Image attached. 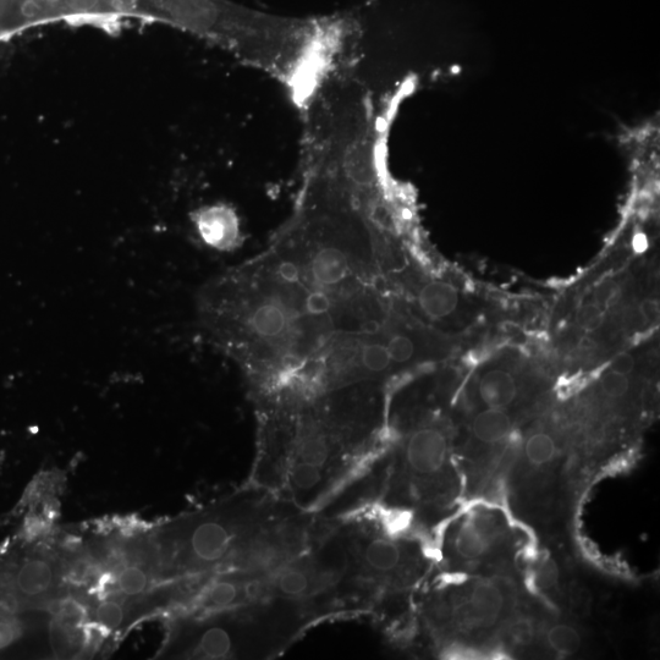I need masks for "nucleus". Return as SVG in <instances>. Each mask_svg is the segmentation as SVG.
<instances>
[{"mask_svg":"<svg viewBox=\"0 0 660 660\" xmlns=\"http://www.w3.org/2000/svg\"><path fill=\"white\" fill-rule=\"evenodd\" d=\"M384 245L370 198L307 186L266 250L203 288V327L256 409L376 384L404 328L384 290Z\"/></svg>","mask_w":660,"mask_h":660,"instance_id":"nucleus-1","label":"nucleus"},{"mask_svg":"<svg viewBox=\"0 0 660 660\" xmlns=\"http://www.w3.org/2000/svg\"><path fill=\"white\" fill-rule=\"evenodd\" d=\"M252 486L305 513H326L370 471L387 427L383 384H359L257 410Z\"/></svg>","mask_w":660,"mask_h":660,"instance_id":"nucleus-2","label":"nucleus"},{"mask_svg":"<svg viewBox=\"0 0 660 660\" xmlns=\"http://www.w3.org/2000/svg\"><path fill=\"white\" fill-rule=\"evenodd\" d=\"M348 548L350 576L365 614L387 612L389 602L416 586L426 564L416 544L396 536L371 504L335 514Z\"/></svg>","mask_w":660,"mask_h":660,"instance_id":"nucleus-3","label":"nucleus"},{"mask_svg":"<svg viewBox=\"0 0 660 660\" xmlns=\"http://www.w3.org/2000/svg\"><path fill=\"white\" fill-rule=\"evenodd\" d=\"M388 461L379 506L409 504L431 508L443 502L449 481L450 437L439 422L427 418L398 434Z\"/></svg>","mask_w":660,"mask_h":660,"instance_id":"nucleus-4","label":"nucleus"},{"mask_svg":"<svg viewBox=\"0 0 660 660\" xmlns=\"http://www.w3.org/2000/svg\"><path fill=\"white\" fill-rule=\"evenodd\" d=\"M500 522L493 514L477 511L460 522L451 539V548L462 561H478L487 557L499 541Z\"/></svg>","mask_w":660,"mask_h":660,"instance_id":"nucleus-5","label":"nucleus"},{"mask_svg":"<svg viewBox=\"0 0 660 660\" xmlns=\"http://www.w3.org/2000/svg\"><path fill=\"white\" fill-rule=\"evenodd\" d=\"M508 596L498 582L480 581L470 587L460 602V620L466 627H491L502 618Z\"/></svg>","mask_w":660,"mask_h":660,"instance_id":"nucleus-6","label":"nucleus"},{"mask_svg":"<svg viewBox=\"0 0 660 660\" xmlns=\"http://www.w3.org/2000/svg\"><path fill=\"white\" fill-rule=\"evenodd\" d=\"M414 302L417 310L428 321L443 322L458 312L461 297L454 285L442 280H429L417 288Z\"/></svg>","mask_w":660,"mask_h":660,"instance_id":"nucleus-7","label":"nucleus"},{"mask_svg":"<svg viewBox=\"0 0 660 660\" xmlns=\"http://www.w3.org/2000/svg\"><path fill=\"white\" fill-rule=\"evenodd\" d=\"M477 394L484 407L509 411L519 400V379L505 368H489L478 379Z\"/></svg>","mask_w":660,"mask_h":660,"instance_id":"nucleus-8","label":"nucleus"},{"mask_svg":"<svg viewBox=\"0 0 660 660\" xmlns=\"http://www.w3.org/2000/svg\"><path fill=\"white\" fill-rule=\"evenodd\" d=\"M514 421L508 410L484 409L473 417L471 433L477 443L495 447L505 442L513 432Z\"/></svg>","mask_w":660,"mask_h":660,"instance_id":"nucleus-9","label":"nucleus"},{"mask_svg":"<svg viewBox=\"0 0 660 660\" xmlns=\"http://www.w3.org/2000/svg\"><path fill=\"white\" fill-rule=\"evenodd\" d=\"M560 447L558 438L547 431L532 432L521 448V460L527 470L544 472L558 464Z\"/></svg>","mask_w":660,"mask_h":660,"instance_id":"nucleus-10","label":"nucleus"},{"mask_svg":"<svg viewBox=\"0 0 660 660\" xmlns=\"http://www.w3.org/2000/svg\"><path fill=\"white\" fill-rule=\"evenodd\" d=\"M54 569L49 561L33 558L25 561L16 575V588L27 598L44 596L54 585Z\"/></svg>","mask_w":660,"mask_h":660,"instance_id":"nucleus-11","label":"nucleus"},{"mask_svg":"<svg viewBox=\"0 0 660 660\" xmlns=\"http://www.w3.org/2000/svg\"><path fill=\"white\" fill-rule=\"evenodd\" d=\"M547 643L558 656H571L579 651L582 640L574 626L558 624L550 627L547 632Z\"/></svg>","mask_w":660,"mask_h":660,"instance_id":"nucleus-12","label":"nucleus"},{"mask_svg":"<svg viewBox=\"0 0 660 660\" xmlns=\"http://www.w3.org/2000/svg\"><path fill=\"white\" fill-rule=\"evenodd\" d=\"M632 388L630 376L625 374L616 373L608 370L603 374L601 381H599V389L604 398L608 400H623L630 394Z\"/></svg>","mask_w":660,"mask_h":660,"instance_id":"nucleus-13","label":"nucleus"},{"mask_svg":"<svg viewBox=\"0 0 660 660\" xmlns=\"http://www.w3.org/2000/svg\"><path fill=\"white\" fill-rule=\"evenodd\" d=\"M121 593L126 597L140 596L146 591L148 577L139 566H129L121 572L118 580Z\"/></svg>","mask_w":660,"mask_h":660,"instance_id":"nucleus-14","label":"nucleus"},{"mask_svg":"<svg viewBox=\"0 0 660 660\" xmlns=\"http://www.w3.org/2000/svg\"><path fill=\"white\" fill-rule=\"evenodd\" d=\"M96 620L104 630L113 631L123 624L124 609L115 601H104L96 610Z\"/></svg>","mask_w":660,"mask_h":660,"instance_id":"nucleus-15","label":"nucleus"},{"mask_svg":"<svg viewBox=\"0 0 660 660\" xmlns=\"http://www.w3.org/2000/svg\"><path fill=\"white\" fill-rule=\"evenodd\" d=\"M604 322V312L598 305H588L581 312V326L587 330H596Z\"/></svg>","mask_w":660,"mask_h":660,"instance_id":"nucleus-16","label":"nucleus"},{"mask_svg":"<svg viewBox=\"0 0 660 660\" xmlns=\"http://www.w3.org/2000/svg\"><path fill=\"white\" fill-rule=\"evenodd\" d=\"M636 367V359L631 354H620L615 357L610 365L609 370H612L616 373L625 374V376H631L634 373Z\"/></svg>","mask_w":660,"mask_h":660,"instance_id":"nucleus-17","label":"nucleus"},{"mask_svg":"<svg viewBox=\"0 0 660 660\" xmlns=\"http://www.w3.org/2000/svg\"><path fill=\"white\" fill-rule=\"evenodd\" d=\"M18 636V627L9 620H0V649L8 647Z\"/></svg>","mask_w":660,"mask_h":660,"instance_id":"nucleus-18","label":"nucleus"}]
</instances>
